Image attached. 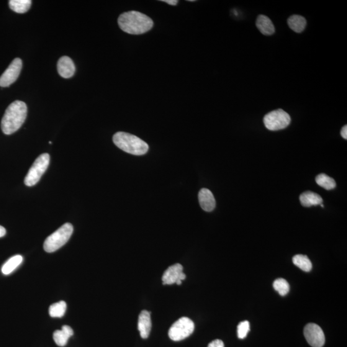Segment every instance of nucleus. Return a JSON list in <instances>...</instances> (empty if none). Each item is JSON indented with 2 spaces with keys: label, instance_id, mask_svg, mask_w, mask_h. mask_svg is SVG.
I'll return each instance as SVG.
<instances>
[{
  "label": "nucleus",
  "instance_id": "f257e3e1",
  "mask_svg": "<svg viewBox=\"0 0 347 347\" xmlns=\"http://www.w3.org/2000/svg\"><path fill=\"white\" fill-rule=\"evenodd\" d=\"M118 23L123 32L133 35L148 32L154 25L151 18L137 11L123 13L118 17Z\"/></svg>",
  "mask_w": 347,
  "mask_h": 347
},
{
  "label": "nucleus",
  "instance_id": "f03ea898",
  "mask_svg": "<svg viewBox=\"0 0 347 347\" xmlns=\"http://www.w3.org/2000/svg\"><path fill=\"white\" fill-rule=\"evenodd\" d=\"M27 116V106L24 102L15 100L5 111L1 123L2 130L5 135L16 132L24 123Z\"/></svg>",
  "mask_w": 347,
  "mask_h": 347
},
{
  "label": "nucleus",
  "instance_id": "7ed1b4c3",
  "mask_svg": "<svg viewBox=\"0 0 347 347\" xmlns=\"http://www.w3.org/2000/svg\"><path fill=\"white\" fill-rule=\"evenodd\" d=\"M113 141L121 150L133 155H143L149 150L148 143L130 133L118 132L113 136Z\"/></svg>",
  "mask_w": 347,
  "mask_h": 347
},
{
  "label": "nucleus",
  "instance_id": "20e7f679",
  "mask_svg": "<svg viewBox=\"0 0 347 347\" xmlns=\"http://www.w3.org/2000/svg\"><path fill=\"white\" fill-rule=\"evenodd\" d=\"M74 227L70 223L64 224L55 232L46 238L43 248L48 253H53L63 246L71 238Z\"/></svg>",
  "mask_w": 347,
  "mask_h": 347
},
{
  "label": "nucleus",
  "instance_id": "39448f33",
  "mask_svg": "<svg viewBox=\"0 0 347 347\" xmlns=\"http://www.w3.org/2000/svg\"><path fill=\"white\" fill-rule=\"evenodd\" d=\"M50 164V155L48 153L42 154L33 162L25 178V184L28 187H32L38 184L41 177L47 170Z\"/></svg>",
  "mask_w": 347,
  "mask_h": 347
},
{
  "label": "nucleus",
  "instance_id": "423d86ee",
  "mask_svg": "<svg viewBox=\"0 0 347 347\" xmlns=\"http://www.w3.org/2000/svg\"><path fill=\"white\" fill-rule=\"evenodd\" d=\"M194 323L187 317H182L172 324L169 331V338L179 341L188 338L194 331Z\"/></svg>",
  "mask_w": 347,
  "mask_h": 347
},
{
  "label": "nucleus",
  "instance_id": "0eeeda50",
  "mask_svg": "<svg viewBox=\"0 0 347 347\" xmlns=\"http://www.w3.org/2000/svg\"><path fill=\"white\" fill-rule=\"evenodd\" d=\"M290 120L289 115L281 109L267 113L263 119L267 130L272 131L284 130L289 125Z\"/></svg>",
  "mask_w": 347,
  "mask_h": 347
},
{
  "label": "nucleus",
  "instance_id": "6e6552de",
  "mask_svg": "<svg viewBox=\"0 0 347 347\" xmlns=\"http://www.w3.org/2000/svg\"><path fill=\"white\" fill-rule=\"evenodd\" d=\"M22 66V59L20 58L14 59L0 77V86L6 87L14 83L20 76Z\"/></svg>",
  "mask_w": 347,
  "mask_h": 347
},
{
  "label": "nucleus",
  "instance_id": "1a4fd4ad",
  "mask_svg": "<svg viewBox=\"0 0 347 347\" xmlns=\"http://www.w3.org/2000/svg\"><path fill=\"white\" fill-rule=\"evenodd\" d=\"M305 338L307 343L313 347H322L325 338L322 329L315 323H308L305 326Z\"/></svg>",
  "mask_w": 347,
  "mask_h": 347
},
{
  "label": "nucleus",
  "instance_id": "9d476101",
  "mask_svg": "<svg viewBox=\"0 0 347 347\" xmlns=\"http://www.w3.org/2000/svg\"><path fill=\"white\" fill-rule=\"evenodd\" d=\"M185 279L186 275L184 272V267L180 264H176L169 267L164 272L162 281L164 285H181L182 280Z\"/></svg>",
  "mask_w": 347,
  "mask_h": 347
},
{
  "label": "nucleus",
  "instance_id": "9b49d317",
  "mask_svg": "<svg viewBox=\"0 0 347 347\" xmlns=\"http://www.w3.org/2000/svg\"><path fill=\"white\" fill-rule=\"evenodd\" d=\"M58 71L60 76L64 79H69L76 72V66L73 61L68 56L62 57L58 63Z\"/></svg>",
  "mask_w": 347,
  "mask_h": 347
},
{
  "label": "nucleus",
  "instance_id": "f8f14e48",
  "mask_svg": "<svg viewBox=\"0 0 347 347\" xmlns=\"http://www.w3.org/2000/svg\"><path fill=\"white\" fill-rule=\"evenodd\" d=\"M151 328V313L145 310L141 311L139 315L138 321V328L141 338H148L150 334Z\"/></svg>",
  "mask_w": 347,
  "mask_h": 347
},
{
  "label": "nucleus",
  "instance_id": "ddd939ff",
  "mask_svg": "<svg viewBox=\"0 0 347 347\" xmlns=\"http://www.w3.org/2000/svg\"><path fill=\"white\" fill-rule=\"evenodd\" d=\"M199 202L200 207L206 212H212L215 208V199L212 192L207 189H202L199 194Z\"/></svg>",
  "mask_w": 347,
  "mask_h": 347
},
{
  "label": "nucleus",
  "instance_id": "4468645a",
  "mask_svg": "<svg viewBox=\"0 0 347 347\" xmlns=\"http://www.w3.org/2000/svg\"><path fill=\"white\" fill-rule=\"evenodd\" d=\"M74 335V331L68 325H63L61 330H57L54 332L53 338L56 343L59 346L66 345L69 338Z\"/></svg>",
  "mask_w": 347,
  "mask_h": 347
},
{
  "label": "nucleus",
  "instance_id": "2eb2a0df",
  "mask_svg": "<svg viewBox=\"0 0 347 347\" xmlns=\"http://www.w3.org/2000/svg\"><path fill=\"white\" fill-rule=\"evenodd\" d=\"M256 26L262 34L271 35L275 33V27L271 20L264 15H259L256 21Z\"/></svg>",
  "mask_w": 347,
  "mask_h": 347
},
{
  "label": "nucleus",
  "instance_id": "dca6fc26",
  "mask_svg": "<svg viewBox=\"0 0 347 347\" xmlns=\"http://www.w3.org/2000/svg\"><path fill=\"white\" fill-rule=\"evenodd\" d=\"M301 204L305 207L320 205L323 203L322 197L315 192L307 191L302 193L300 196Z\"/></svg>",
  "mask_w": 347,
  "mask_h": 347
},
{
  "label": "nucleus",
  "instance_id": "f3484780",
  "mask_svg": "<svg viewBox=\"0 0 347 347\" xmlns=\"http://www.w3.org/2000/svg\"><path fill=\"white\" fill-rule=\"evenodd\" d=\"M287 23L290 29L295 32L301 33L304 30L307 21L300 15H293L288 18Z\"/></svg>",
  "mask_w": 347,
  "mask_h": 347
},
{
  "label": "nucleus",
  "instance_id": "a211bd4d",
  "mask_svg": "<svg viewBox=\"0 0 347 347\" xmlns=\"http://www.w3.org/2000/svg\"><path fill=\"white\" fill-rule=\"evenodd\" d=\"M23 260V257L20 255V254L12 257L3 265L2 267V273L5 275L12 273L22 263Z\"/></svg>",
  "mask_w": 347,
  "mask_h": 347
},
{
  "label": "nucleus",
  "instance_id": "6ab92c4d",
  "mask_svg": "<svg viewBox=\"0 0 347 347\" xmlns=\"http://www.w3.org/2000/svg\"><path fill=\"white\" fill-rule=\"evenodd\" d=\"M9 5L10 9L13 11L19 13V14H23L30 9L32 1L30 0H10Z\"/></svg>",
  "mask_w": 347,
  "mask_h": 347
},
{
  "label": "nucleus",
  "instance_id": "aec40b11",
  "mask_svg": "<svg viewBox=\"0 0 347 347\" xmlns=\"http://www.w3.org/2000/svg\"><path fill=\"white\" fill-rule=\"evenodd\" d=\"M293 264L303 270V271L309 272L312 269L313 265L309 259L303 254H297L293 258Z\"/></svg>",
  "mask_w": 347,
  "mask_h": 347
},
{
  "label": "nucleus",
  "instance_id": "412c9836",
  "mask_svg": "<svg viewBox=\"0 0 347 347\" xmlns=\"http://www.w3.org/2000/svg\"><path fill=\"white\" fill-rule=\"evenodd\" d=\"M66 303L64 301L53 303L49 307V314L52 318H62L66 313Z\"/></svg>",
  "mask_w": 347,
  "mask_h": 347
},
{
  "label": "nucleus",
  "instance_id": "4be33fe9",
  "mask_svg": "<svg viewBox=\"0 0 347 347\" xmlns=\"http://www.w3.org/2000/svg\"><path fill=\"white\" fill-rule=\"evenodd\" d=\"M316 182L319 186L326 190L335 189L336 185L335 180L325 174H320L316 176Z\"/></svg>",
  "mask_w": 347,
  "mask_h": 347
},
{
  "label": "nucleus",
  "instance_id": "5701e85b",
  "mask_svg": "<svg viewBox=\"0 0 347 347\" xmlns=\"http://www.w3.org/2000/svg\"><path fill=\"white\" fill-rule=\"evenodd\" d=\"M273 287L280 295L285 296L289 291V285L284 279H278L273 282Z\"/></svg>",
  "mask_w": 347,
  "mask_h": 347
},
{
  "label": "nucleus",
  "instance_id": "b1692460",
  "mask_svg": "<svg viewBox=\"0 0 347 347\" xmlns=\"http://www.w3.org/2000/svg\"><path fill=\"white\" fill-rule=\"evenodd\" d=\"M249 331H250V325H249V321H242L238 326V338L239 339L245 338Z\"/></svg>",
  "mask_w": 347,
  "mask_h": 347
},
{
  "label": "nucleus",
  "instance_id": "393cba45",
  "mask_svg": "<svg viewBox=\"0 0 347 347\" xmlns=\"http://www.w3.org/2000/svg\"><path fill=\"white\" fill-rule=\"evenodd\" d=\"M208 347H225V344L221 339H215L208 344Z\"/></svg>",
  "mask_w": 347,
  "mask_h": 347
},
{
  "label": "nucleus",
  "instance_id": "a878e982",
  "mask_svg": "<svg viewBox=\"0 0 347 347\" xmlns=\"http://www.w3.org/2000/svg\"><path fill=\"white\" fill-rule=\"evenodd\" d=\"M341 135L342 137L346 140L347 139V126H343V128L341 129Z\"/></svg>",
  "mask_w": 347,
  "mask_h": 347
},
{
  "label": "nucleus",
  "instance_id": "bb28decb",
  "mask_svg": "<svg viewBox=\"0 0 347 347\" xmlns=\"http://www.w3.org/2000/svg\"><path fill=\"white\" fill-rule=\"evenodd\" d=\"M161 2L167 3V4L171 5H176L177 3H178V1H177V0H162Z\"/></svg>",
  "mask_w": 347,
  "mask_h": 347
},
{
  "label": "nucleus",
  "instance_id": "cd10ccee",
  "mask_svg": "<svg viewBox=\"0 0 347 347\" xmlns=\"http://www.w3.org/2000/svg\"><path fill=\"white\" fill-rule=\"evenodd\" d=\"M6 234V230L3 226H0V238H3V236L5 235Z\"/></svg>",
  "mask_w": 347,
  "mask_h": 347
}]
</instances>
